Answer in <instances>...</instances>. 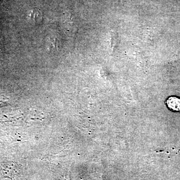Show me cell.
<instances>
[{
  "label": "cell",
  "instance_id": "obj_1",
  "mask_svg": "<svg viewBox=\"0 0 180 180\" xmlns=\"http://www.w3.org/2000/svg\"><path fill=\"white\" fill-rule=\"evenodd\" d=\"M2 172L3 175L7 176L8 177H15L19 175L20 168L15 163H7L3 165Z\"/></svg>",
  "mask_w": 180,
  "mask_h": 180
},
{
  "label": "cell",
  "instance_id": "obj_2",
  "mask_svg": "<svg viewBox=\"0 0 180 180\" xmlns=\"http://www.w3.org/2000/svg\"><path fill=\"white\" fill-rule=\"evenodd\" d=\"M167 105L172 111H180V99L175 97H171L167 100Z\"/></svg>",
  "mask_w": 180,
  "mask_h": 180
},
{
  "label": "cell",
  "instance_id": "obj_3",
  "mask_svg": "<svg viewBox=\"0 0 180 180\" xmlns=\"http://www.w3.org/2000/svg\"><path fill=\"white\" fill-rule=\"evenodd\" d=\"M31 19L33 20L35 22L39 21L40 19L41 18V14L40 11L37 9L33 10L30 14Z\"/></svg>",
  "mask_w": 180,
  "mask_h": 180
}]
</instances>
